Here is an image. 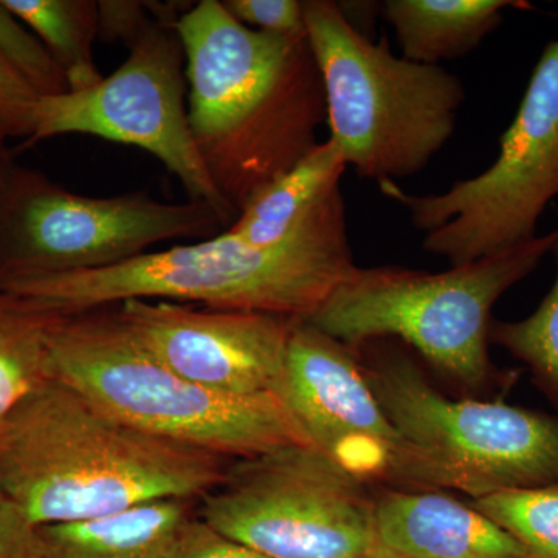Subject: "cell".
I'll use <instances>...</instances> for the list:
<instances>
[{"instance_id": "obj_1", "label": "cell", "mask_w": 558, "mask_h": 558, "mask_svg": "<svg viewBox=\"0 0 558 558\" xmlns=\"http://www.w3.org/2000/svg\"><path fill=\"white\" fill-rule=\"evenodd\" d=\"M175 31L194 142L216 190L240 216L318 145L328 112L314 51L307 36L245 27L219 0L194 3Z\"/></svg>"}, {"instance_id": "obj_2", "label": "cell", "mask_w": 558, "mask_h": 558, "mask_svg": "<svg viewBox=\"0 0 558 558\" xmlns=\"http://www.w3.org/2000/svg\"><path fill=\"white\" fill-rule=\"evenodd\" d=\"M230 459L154 438L49 379L0 429V490L33 526L75 523L160 501H197Z\"/></svg>"}, {"instance_id": "obj_3", "label": "cell", "mask_w": 558, "mask_h": 558, "mask_svg": "<svg viewBox=\"0 0 558 558\" xmlns=\"http://www.w3.org/2000/svg\"><path fill=\"white\" fill-rule=\"evenodd\" d=\"M355 267L347 205L337 189L270 247L222 231L106 269L3 279L0 289L62 315L128 300H165L307 319Z\"/></svg>"}, {"instance_id": "obj_4", "label": "cell", "mask_w": 558, "mask_h": 558, "mask_svg": "<svg viewBox=\"0 0 558 558\" xmlns=\"http://www.w3.org/2000/svg\"><path fill=\"white\" fill-rule=\"evenodd\" d=\"M50 374L145 435L230 461L312 447L284 399L223 395L186 380L138 343L116 306L62 317Z\"/></svg>"}, {"instance_id": "obj_5", "label": "cell", "mask_w": 558, "mask_h": 558, "mask_svg": "<svg viewBox=\"0 0 558 558\" xmlns=\"http://www.w3.org/2000/svg\"><path fill=\"white\" fill-rule=\"evenodd\" d=\"M304 20L329 140L348 168L377 183L424 171L457 130L462 81L442 65L396 57L387 36L373 40L355 31L339 2L304 0Z\"/></svg>"}, {"instance_id": "obj_6", "label": "cell", "mask_w": 558, "mask_h": 558, "mask_svg": "<svg viewBox=\"0 0 558 558\" xmlns=\"http://www.w3.org/2000/svg\"><path fill=\"white\" fill-rule=\"evenodd\" d=\"M557 241L558 230L550 231L442 274L355 267L304 322L354 351L369 341H402L453 379L478 387L490 373L495 303L537 269Z\"/></svg>"}, {"instance_id": "obj_7", "label": "cell", "mask_w": 558, "mask_h": 558, "mask_svg": "<svg viewBox=\"0 0 558 558\" xmlns=\"http://www.w3.org/2000/svg\"><path fill=\"white\" fill-rule=\"evenodd\" d=\"M379 189L424 231L422 247L451 266L537 238L538 220L558 196V39L543 50L486 171L427 196L407 193L396 182Z\"/></svg>"}, {"instance_id": "obj_8", "label": "cell", "mask_w": 558, "mask_h": 558, "mask_svg": "<svg viewBox=\"0 0 558 558\" xmlns=\"http://www.w3.org/2000/svg\"><path fill=\"white\" fill-rule=\"evenodd\" d=\"M226 230L204 202L167 204L148 191L81 196L14 163L0 216V281L106 269L159 242L209 240Z\"/></svg>"}, {"instance_id": "obj_9", "label": "cell", "mask_w": 558, "mask_h": 558, "mask_svg": "<svg viewBox=\"0 0 558 558\" xmlns=\"http://www.w3.org/2000/svg\"><path fill=\"white\" fill-rule=\"evenodd\" d=\"M366 376L392 424L417 450L429 487L486 497L558 481V418L501 402L453 400L411 360L381 355Z\"/></svg>"}, {"instance_id": "obj_10", "label": "cell", "mask_w": 558, "mask_h": 558, "mask_svg": "<svg viewBox=\"0 0 558 558\" xmlns=\"http://www.w3.org/2000/svg\"><path fill=\"white\" fill-rule=\"evenodd\" d=\"M365 486L314 447H289L231 462L197 515L269 558H391Z\"/></svg>"}, {"instance_id": "obj_11", "label": "cell", "mask_w": 558, "mask_h": 558, "mask_svg": "<svg viewBox=\"0 0 558 558\" xmlns=\"http://www.w3.org/2000/svg\"><path fill=\"white\" fill-rule=\"evenodd\" d=\"M185 87V51L175 24L154 17L108 78L90 89L40 97L35 131L17 150L68 134L137 146L180 180L189 201L209 205L230 229L238 215L216 190L197 150Z\"/></svg>"}, {"instance_id": "obj_12", "label": "cell", "mask_w": 558, "mask_h": 558, "mask_svg": "<svg viewBox=\"0 0 558 558\" xmlns=\"http://www.w3.org/2000/svg\"><path fill=\"white\" fill-rule=\"evenodd\" d=\"M282 399L312 447L360 483L428 487L424 462L385 413L354 349L304 319L290 336Z\"/></svg>"}, {"instance_id": "obj_13", "label": "cell", "mask_w": 558, "mask_h": 558, "mask_svg": "<svg viewBox=\"0 0 558 558\" xmlns=\"http://www.w3.org/2000/svg\"><path fill=\"white\" fill-rule=\"evenodd\" d=\"M116 310L138 343L186 380L223 395L282 398L300 318L165 300H128Z\"/></svg>"}, {"instance_id": "obj_14", "label": "cell", "mask_w": 558, "mask_h": 558, "mask_svg": "<svg viewBox=\"0 0 558 558\" xmlns=\"http://www.w3.org/2000/svg\"><path fill=\"white\" fill-rule=\"evenodd\" d=\"M381 550L391 558H527L509 532L449 495L388 490L374 498Z\"/></svg>"}, {"instance_id": "obj_15", "label": "cell", "mask_w": 558, "mask_h": 558, "mask_svg": "<svg viewBox=\"0 0 558 558\" xmlns=\"http://www.w3.org/2000/svg\"><path fill=\"white\" fill-rule=\"evenodd\" d=\"M194 505L160 499L101 519L40 526V558H168L196 515Z\"/></svg>"}, {"instance_id": "obj_16", "label": "cell", "mask_w": 558, "mask_h": 558, "mask_svg": "<svg viewBox=\"0 0 558 558\" xmlns=\"http://www.w3.org/2000/svg\"><path fill=\"white\" fill-rule=\"evenodd\" d=\"M508 9L532 5L523 0H387L381 16L395 28L403 58L440 65L475 50Z\"/></svg>"}, {"instance_id": "obj_17", "label": "cell", "mask_w": 558, "mask_h": 558, "mask_svg": "<svg viewBox=\"0 0 558 558\" xmlns=\"http://www.w3.org/2000/svg\"><path fill=\"white\" fill-rule=\"evenodd\" d=\"M348 170L332 140L318 143L306 156L282 172L248 202L227 233L270 247L290 236L333 190Z\"/></svg>"}, {"instance_id": "obj_18", "label": "cell", "mask_w": 558, "mask_h": 558, "mask_svg": "<svg viewBox=\"0 0 558 558\" xmlns=\"http://www.w3.org/2000/svg\"><path fill=\"white\" fill-rule=\"evenodd\" d=\"M62 317L0 289V429L22 400L51 379V336Z\"/></svg>"}, {"instance_id": "obj_19", "label": "cell", "mask_w": 558, "mask_h": 558, "mask_svg": "<svg viewBox=\"0 0 558 558\" xmlns=\"http://www.w3.org/2000/svg\"><path fill=\"white\" fill-rule=\"evenodd\" d=\"M3 5L50 51L64 72L69 92L90 89L105 76L94 62L98 39V2L95 0H2Z\"/></svg>"}, {"instance_id": "obj_20", "label": "cell", "mask_w": 558, "mask_h": 558, "mask_svg": "<svg viewBox=\"0 0 558 558\" xmlns=\"http://www.w3.org/2000/svg\"><path fill=\"white\" fill-rule=\"evenodd\" d=\"M473 508L509 532L534 558H558V481L473 499Z\"/></svg>"}, {"instance_id": "obj_21", "label": "cell", "mask_w": 558, "mask_h": 558, "mask_svg": "<svg viewBox=\"0 0 558 558\" xmlns=\"http://www.w3.org/2000/svg\"><path fill=\"white\" fill-rule=\"evenodd\" d=\"M556 279L537 311L520 322L495 323L490 337L558 389V241Z\"/></svg>"}, {"instance_id": "obj_22", "label": "cell", "mask_w": 558, "mask_h": 558, "mask_svg": "<svg viewBox=\"0 0 558 558\" xmlns=\"http://www.w3.org/2000/svg\"><path fill=\"white\" fill-rule=\"evenodd\" d=\"M0 61L21 76L39 97L68 94L60 65L35 33L0 0Z\"/></svg>"}, {"instance_id": "obj_23", "label": "cell", "mask_w": 558, "mask_h": 558, "mask_svg": "<svg viewBox=\"0 0 558 558\" xmlns=\"http://www.w3.org/2000/svg\"><path fill=\"white\" fill-rule=\"evenodd\" d=\"M231 16L245 27L281 36H307L300 0H223Z\"/></svg>"}, {"instance_id": "obj_24", "label": "cell", "mask_w": 558, "mask_h": 558, "mask_svg": "<svg viewBox=\"0 0 558 558\" xmlns=\"http://www.w3.org/2000/svg\"><path fill=\"white\" fill-rule=\"evenodd\" d=\"M39 95L0 61V126L10 138L32 137L35 131V109Z\"/></svg>"}, {"instance_id": "obj_25", "label": "cell", "mask_w": 558, "mask_h": 558, "mask_svg": "<svg viewBox=\"0 0 558 558\" xmlns=\"http://www.w3.org/2000/svg\"><path fill=\"white\" fill-rule=\"evenodd\" d=\"M168 558H269L219 534L199 515H193L180 531Z\"/></svg>"}, {"instance_id": "obj_26", "label": "cell", "mask_w": 558, "mask_h": 558, "mask_svg": "<svg viewBox=\"0 0 558 558\" xmlns=\"http://www.w3.org/2000/svg\"><path fill=\"white\" fill-rule=\"evenodd\" d=\"M153 20L148 2L98 0V38L105 43H123L130 49Z\"/></svg>"}, {"instance_id": "obj_27", "label": "cell", "mask_w": 558, "mask_h": 558, "mask_svg": "<svg viewBox=\"0 0 558 558\" xmlns=\"http://www.w3.org/2000/svg\"><path fill=\"white\" fill-rule=\"evenodd\" d=\"M0 558H40L38 527L0 490Z\"/></svg>"}, {"instance_id": "obj_28", "label": "cell", "mask_w": 558, "mask_h": 558, "mask_svg": "<svg viewBox=\"0 0 558 558\" xmlns=\"http://www.w3.org/2000/svg\"><path fill=\"white\" fill-rule=\"evenodd\" d=\"M10 135L0 126V216H2L3 199H5L7 183H9V175L11 167H13V156H11L7 140Z\"/></svg>"}, {"instance_id": "obj_29", "label": "cell", "mask_w": 558, "mask_h": 558, "mask_svg": "<svg viewBox=\"0 0 558 558\" xmlns=\"http://www.w3.org/2000/svg\"><path fill=\"white\" fill-rule=\"evenodd\" d=\"M527 558H534V557L529 556Z\"/></svg>"}]
</instances>
